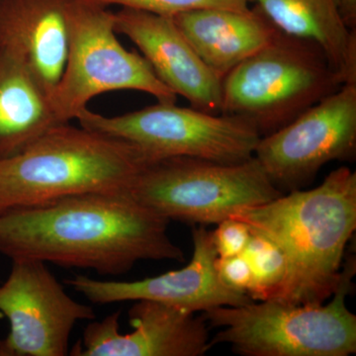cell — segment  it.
Listing matches in <instances>:
<instances>
[{"label": "cell", "instance_id": "obj_5", "mask_svg": "<svg viewBox=\"0 0 356 356\" xmlns=\"http://www.w3.org/2000/svg\"><path fill=\"white\" fill-rule=\"evenodd\" d=\"M343 86L317 44L278 30L222 79V115L259 137L284 127Z\"/></svg>", "mask_w": 356, "mask_h": 356}, {"label": "cell", "instance_id": "obj_6", "mask_svg": "<svg viewBox=\"0 0 356 356\" xmlns=\"http://www.w3.org/2000/svg\"><path fill=\"white\" fill-rule=\"evenodd\" d=\"M127 193L168 221L202 226L219 224L243 208L282 195L254 156L221 163L189 156L149 161Z\"/></svg>", "mask_w": 356, "mask_h": 356}, {"label": "cell", "instance_id": "obj_8", "mask_svg": "<svg viewBox=\"0 0 356 356\" xmlns=\"http://www.w3.org/2000/svg\"><path fill=\"white\" fill-rule=\"evenodd\" d=\"M79 124L130 143L152 161L189 156L221 163H240L254 156L261 137L243 121L222 114L161 103L120 115L103 116L88 108Z\"/></svg>", "mask_w": 356, "mask_h": 356}, {"label": "cell", "instance_id": "obj_15", "mask_svg": "<svg viewBox=\"0 0 356 356\" xmlns=\"http://www.w3.org/2000/svg\"><path fill=\"white\" fill-rule=\"evenodd\" d=\"M204 64L220 79L273 40L278 31L257 8H205L172 16Z\"/></svg>", "mask_w": 356, "mask_h": 356}, {"label": "cell", "instance_id": "obj_11", "mask_svg": "<svg viewBox=\"0 0 356 356\" xmlns=\"http://www.w3.org/2000/svg\"><path fill=\"white\" fill-rule=\"evenodd\" d=\"M192 240L191 261L178 270L134 281L97 280L76 275L65 280V284L95 305L149 300L196 313L214 307L243 306L254 302L245 293L225 286L220 280L215 268L218 255L212 232L205 226L195 228Z\"/></svg>", "mask_w": 356, "mask_h": 356}, {"label": "cell", "instance_id": "obj_22", "mask_svg": "<svg viewBox=\"0 0 356 356\" xmlns=\"http://www.w3.org/2000/svg\"><path fill=\"white\" fill-rule=\"evenodd\" d=\"M334 3L346 27L356 31V0H334Z\"/></svg>", "mask_w": 356, "mask_h": 356}, {"label": "cell", "instance_id": "obj_17", "mask_svg": "<svg viewBox=\"0 0 356 356\" xmlns=\"http://www.w3.org/2000/svg\"><path fill=\"white\" fill-rule=\"evenodd\" d=\"M280 32L317 44L341 84L356 83V31L334 0H250Z\"/></svg>", "mask_w": 356, "mask_h": 356}, {"label": "cell", "instance_id": "obj_12", "mask_svg": "<svg viewBox=\"0 0 356 356\" xmlns=\"http://www.w3.org/2000/svg\"><path fill=\"white\" fill-rule=\"evenodd\" d=\"M128 312L133 331L119 332L120 312L90 321L74 356H202L210 350L202 316L159 302L139 300Z\"/></svg>", "mask_w": 356, "mask_h": 356}, {"label": "cell", "instance_id": "obj_7", "mask_svg": "<svg viewBox=\"0 0 356 356\" xmlns=\"http://www.w3.org/2000/svg\"><path fill=\"white\" fill-rule=\"evenodd\" d=\"M116 34L108 7L74 0L67 63L51 95L62 123L76 119L92 98L109 91H143L158 102L177 103V95L156 76L146 58L124 48Z\"/></svg>", "mask_w": 356, "mask_h": 356}, {"label": "cell", "instance_id": "obj_2", "mask_svg": "<svg viewBox=\"0 0 356 356\" xmlns=\"http://www.w3.org/2000/svg\"><path fill=\"white\" fill-rule=\"evenodd\" d=\"M231 218L275 243L286 257V283L275 301L321 305L341 280L356 229V172L343 166L316 188L294 191Z\"/></svg>", "mask_w": 356, "mask_h": 356}, {"label": "cell", "instance_id": "obj_18", "mask_svg": "<svg viewBox=\"0 0 356 356\" xmlns=\"http://www.w3.org/2000/svg\"><path fill=\"white\" fill-rule=\"evenodd\" d=\"M250 233V241L242 252L252 271V284L248 296L254 301L274 300L286 283V257L273 241L261 234Z\"/></svg>", "mask_w": 356, "mask_h": 356}, {"label": "cell", "instance_id": "obj_4", "mask_svg": "<svg viewBox=\"0 0 356 356\" xmlns=\"http://www.w3.org/2000/svg\"><path fill=\"white\" fill-rule=\"evenodd\" d=\"M350 257L331 301L297 305L266 300L243 306H219L202 312L220 331L210 346L227 343L245 356H348L356 353V316L346 307L355 274Z\"/></svg>", "mask_w": 356, "mask_h": 356}, {"label": "cell", "instance_id": "obj_13", "mask_svg": "<svg viewBox=\"0 0 356 356\" xmlns=\"http://www.w3.org/2000/svg\"><path fill=\"white\" fill-rule=\"evenodd\" d=\"M115 30L133 42L156 76L193 108L220 114L222 79L207 67L178 29L172 16L121 7Z\"/></svg>", "mask_w": 356, "mask_h": 356}, {"label": "cell", "instance_id": "obj_3", "mask_svg": "<svg viewBox=\"0 0 356 356\" xmlns=\"http://www.w3.org/2000/svg\"><path fill=\"white\" fill-rule=\"evenodd\" d=\"M152 161L125 140L60 124L0 159V213L95 192H127Z\"/></svg>", "mask_w": 356, "mask_h": 356}, {"label": "cell", "instance_id": "obj_1", "mask_svg": "<svg viewBox=\"0 0 356 356\" xmlns=\"http://www.w3.org/2000/svg\"><path fill=\"white\" fill-rule=\"evenodd\" d=\"M168 222L127 192L79 194L0 213V254L118 276L142 261H184Z\"/></svg>", "mask_w": 356, "mask_h": 356}, {"label": "cell", "instance_id": "obj_9", "mask_svg": "<svg viewBox=\"0 0 356 356\" xmlns=\"http://www.w3.org/2000/svg\"><path fill=\"white\" fill-rule=\"evenodd\" d=\"M355 153L356 83H348L261 138L254 156L276 188L291 192L327 163L351 161Z\"/></svg>", "mask_w": 356, "mask_h": 356}, {"label": "cell", "instance_id": "obj_10", "mask_svg": "<svg viewBox=\"0 0 356 356\" xmlns=\"http://www.w3.org/2000/svg\"><path fill=\"white\" fill-rule=\"evenodd\" d=\"M0 312L10 324L0 356L67 355L77 323L95 318L92 307L72 299L47 264L33 259L13 261L0 286Z\"/></svg>", "mask_w": 356, "mask_h": 356}, {"label": "cell", "instance_id": "obj_14", "mask_svg": "<svg viewBox=\"0 0 356 356\" xmlns=\"http://www.w3.org/2000/svg\"><path fill=\"white\" fill-rule=\"evenodd\" d=\"M74 0H0V48L24 60L48 92L64 72Z\"/></svg>", "mask_w": 356, "mask_h": 356}, {"label": "cell", "instance_id": "obj_21", "mask_svg": "<svg viewBox=\"0 0 356 356\" xmlns=\"http://www.w3.org/2000/svg\"><path fill=\"white\" fill-rule=\"evenodd\" d=\"M215 268L225 286L248 295L252 289V271L242 254L228 257H218L215 261Z\"/></svg>", "mask_w": 356, "mask_h": 356}, {"label": "cell", "instance_id": "obj_19", "mask_svg": "<svg viewBox=\"0 0 356 356\" xmlns=\"http://www.w3.org/2000/svg\"><path fill=\"white\" fill-rule=\"evenodd\" d=\"M99 6H119L140 9L161 15L173 16L197 9L219 8L245 11L250 0H86Z\"/></svg>", "mask_w": 356, "mask_h": 356}, {"label": "cell", "instance_id": "obj_20", "mask_svg": "<svg viewBox=\"0 0 356 356\" xmlns=\"http://www.w3.org/2000/svg\"><path fill=\"white\" fill-rule=\"evenodd\" d=\"M217 225L216 229L212 232V238L218 257L242 254L252 235L248 225L231 217Z\"/></svg>", "mask_w": 356, "mask_h": 356}, {"label": "cell", "instance_id": "obj_16", "mask_svg": "<svg viewBox=\"0 0 356 356\" xmlns=\"http://www.w3.org/2000/svg\"><path fill=\"white\" fill-rule=\"evenodd\" d=\"M62 123L50 93L24 60L0 48V159L24 151Z\"/></svg>", "mask_w": 356, "mask_h": 356}]
</instances>
